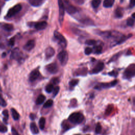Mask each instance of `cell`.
I'll list each match as a JSON object with an SVG mask.
<instances>
[{
    "label": "cell",
    "instance_id": "6da1fadb",
    "mask_svg": "<svg viewBox=\"0 0 135 135\" xmlns=\"http://www.w3.org/2000/svg\"><path fill=\"white\" fill-rule=\"evenodd\" d=\"M84 119V115L80 112H74L72 113L69 117V120L73 123H80Z\"/></svg>",
    "mask_w": 135,
    "mask_h": 135
},
{
    "label": "cell",
    "instance_id": "7a4b0ae2",
    "mask_svg": "<svg viewBox=\"0 0 135 135\" xmlns=\"http://www.w3.org/2000/svg\"><path fill=\"white\" fill-rule=\"evenodd\" d=\"M58 58L62 66L66 65L68 61V54L66 51H62L58 55Z\"/></svg>",
    "mask_w": 135,
    "mask_h": 135
},
{
    "label": "cell",
    "instance_id": "3957f363",
    "mask_svg": "<svg viewBox=\"0 0 135 135\" xmlns=\"http://www.w3.org/2000/svg\"><path fill=\"white\" fill-rule=\"evenodd\" d=\"M22 10V6L21 4H17L15 6L12 7V8L10 9L8 13H7L6 16L8 18H11V17L13 16L16 14L17 13H18L19 12H20L21 10Z\"/></svg>",
    "mask_w": 135,
    "mask_h": 135
},
{
    "label": "cell",
    "instance_id": "277c9868",
    "mask_svg": "<svg viewBox=\"0 0 135 135\" xmlns=\"http://www.w3.org/2000/svg\"><path fill=\"white\" fill-rule=\"evenodd\" d=\"M54 36L55 39L58 40L59 43L61 45V46L63 48L66 47L67 46V41L64 37L62 34L58 31H55L54 33Z\"/></svg>",
    "mask_w": 135,
    "mask_h": 135
},
{
    "label": "cell",
    "instance_id": "5b68a950",
    "mask_svg": "<svg viewBox=\"0 0 135 135\" xmlns=\"http://www.w3.org/2000/svg\"><path fill=\"white\" fill-rule=\"evenodd\" d=\"M58 5L59 8V21L61 24L63 22L64 13H65V6L63 4V2H62V0H58Z\"/></svg>",
    "mask_w": 135,
    "mask_h": 135
},
{
    "label": "cell",
    "instance_id": "8992f818",
    "mask_svg": "<svg viewBox=\"0 0 135 135\" xmlns=\"http://www.w3.org/2000/svg\"><path fill=\"white\" fill-rule=\"evenodd\" d=\"M135 75V65H131L128 67L124 72V76L126 78H131Z\"/></svg>",
    "mask_w": 135,
    "mask_h": 135
},
{
    "label": "cell",
    "instance_id": "52a82bcc",
    "mask_svg": "<svg viewBox=\"0 0 135 135\" xmlns=\"http://www.w3.org/2000/svg\"><path fill=\"white\" fill-rule=\"evenodd\" d=\"M46 68L47 71L52 74H56L58 71V67L57 66V64L55 63L48 64L47 65Z\"/></svg>",
    "mask_w": 135,
    "mask_h": 135
},
{
    "label": "cell",
    "instance_id": "ba28073f",
    "mask_svg": "<svg viewBox=\"0 0 135 135\" xmlns=\"http://www.w3.org/2000/svg\"><path fill=\"white\" fill-rule=\"evenodd\" d=\"M40 75V72L37 70H34L31 72L29 76V80L31 82H33L38 78Z\"/></svg>",
    "mask_w": 135,
    "mask_h": 135
},
{
    "label": "cell",
    "instance_id": "9c48e42d",
    "mask_svg": "<svg viewBox=\"0 0 135 135\" xmlns=\"http://www.w3.org/2000/svg\"><path fill=\"white\" fill-rule=\"evenodd\" d=\"M103 68H104V63L103 62H99L96 65V66L92 70V73L93 74H98L100 71H101Z\"/></svg>",
    "mask_w": 135,
    "mask_h": 135
},
{
    "label": "cell",
    "instance_id": "30bf717a",
    "mask_svg": "<svg viewBox=\"0 0 135 135\" xmlns=\"http://www.w3.org/2000/svg\"><path fill=\"white\" fill-rule=\"evenodd\" d=\"M35 45H36V43H35V41L34 40H29L28 42L25 44V46H24V49L26 51H30L33 49L34 47H35Z\"/></svg>",
    "mask_w": 135,
    "mask_h": 135
},
{
    "label": "cell",
    "instance_id": "8fae6325",
    "mask_svg": "<svg viewBox=\"0 0 135 135\" xmlns=\"http://www.w3.org/2000/svg\"><path fill=\"white\" fill-rule=\"evenodd\" d=\"M55 51L53 48L51 47L48 48L45 51V54H46V57L47 59H50L54 55Z\"/></svg>",
    "mask_w": 135,
    "mask_h": 135
},
{
    "label": "cell",
    "instance_id": "7c38bea8",
    "mask_svg": "<svg viewBox=\"0 0 135 135\" xmlns=\"http://www.w3.org/2000/svg\"><path fill=\"white\" fill-rule=\"evenodd\" d=\"M48 24L46 21H41L36 23L34 27L37 30H42L46 28Z\"/></svg>",
    "mask_w": 135,
    "mask_h": 135
},
{
    "label": "cell",
    "instance_id": "4fadbf2b",
    "mask_svg": "<svg viewBox=\"0 0 135 135\" xmlns=\"http://www.w3.org/2000/svg\"><path fill=\"white\" fill-rule=\"evenodd\" d=\"M65 9H66L67 12L69 14H74L75 13H76V12L77 11V9H76L73 5L70 4L66 5Z\"/></svg>",
    "mask_w": 135,
    "mask_h": 135
},
{
    "label": "cell",
    "instance_id": "5bb4252c",
    "mask_svg": "<svg viewBox=\"0 0 135 135\" xmlns=\"http://www.w3.org/2000/svg\"><path fill=\"white\" fill-rule=\"evenodd\" d=\"M29 2L31 5L33 6L37 7L43 4L44 0H29Z\"/></svg>",
    "mask_w": 135,
    "mask_h": 135
},
{
    "label": "cell",
    "instance_id": "9a60e30c",
    "mask_svg": "<svg viewBox=\"0 0 135 135\" xmlns=\"http://www.w3.org/2000/svg\"><path fill=\"white\" fill-rule=\"evenodd\" d=\"M30 129L31 130V132L34 134H37L39 133V129H38L35 123H32L30 124Z\"/></svg>",
    "mask_w": 135,
    "mask_h": 135
},
{
    "label": "cell",
    "instance_id": "2e32d148",
    "mask_svg": "<svg viewBox=\"0 0 135 135\" xmlns=\"http://www.w3.org/2000/svg\"><path fill=\"white\" fill-rule=\"evenodd\" d=\"M115 0H105L103 2V5L105 8H110L113 4Z\"/></svg>",
    "mask_w": 135,
    "mask_h": 135
},
{
    "label": "cell",
    "instance_id": "e0dca14e",
    "mask_svg": "<svg viewBox=\"0 0 135 135\" xmlns=\"http://www.w3.org/2000/svg\"><path fill=\"white\" fill-rule=\"evenodd\" d=\"M115 15L117 18H122L123 16V9L122 8H118L116 10Z\"/></svg>",
    "mask_w": 135,
    "mask_h": 135
},
{
    "label": "cell",
    "instance_id": "ac0fdd59",
    "mask_svg": "<svg viewBox=\"0 0 135 135\" xmlns=\"http://www.w3.org/2000/svg\"><path fill=\"white\" fill-rule=\"evenodd\" d=\"M45 100H46V97L43 95H40L38 97L36 100V103L37 105L42 104V103Z\"/></svg>",
    "mask_w": 135,
    "mask_h": 135
},
{
    "label": "cell",
    "instance_id": "d6986e66",
    "mask_svg": "<svg viewBox=\"0 0 135 135\" xmlns=\"http://www.w3.org/2000/svg\"><path fill=\"white\" fill-rule=\"evenodd\" d=\"M11 112H12V115L13 119L15 120H18L19 119L20 115L19 113L17 112V111L15 109L12 108L11 109Z\"/></svg>",
    "mask_w": 135,
    "mask_h": 135
},
{
    "label": "cell",
    "instance_id": "ffe728a7",
    "mask_svg": "<svg viewBox=\"0 0 135 135\" xmlns=\"http://www.w3.org/2000/svg\"><path fill=\"white\" fill-rule=\"evenodd\" d=\"M3 28L6 31H12L14 29V27L11 24H5L3 25Z\"/></svg>",
    "mask_w": 135,
    "mask_h": 135
},
{
    "label": "cell",
    "instance_id": "44dd1931",
    "mask_svg": "<svg viewBox=\"0 0 135 135\" xmlns=\"http://www.w3.org/2000/svg\"><path fill=\"white\" fill-rule=\"evenodd\" d=\"M45 124H46V119L43 117H42L39 120V127L42 130L44 128Z\"/></svg>",
    "mask_w": 135,
    "mask_h": 135
},
{
    "label": "cell",
    "instance_id": "7402d4cb",
    "mask_svg": "<svg viewBox=\"0 0 135 135\" xmlns=\"http://www.w3.org/2000/svg\"><path fill=\"white\" fill-rule=\"evenodd\" d=\"M101 3V0H92V6L93 8H97Z\"/></svg>",
    "mask_w": 135,
    "mask_h": 135
},
{
    "label": "cell",
    "instance_id": "603a6c76",
    "mask_svg": "<svg viewBox=\"0 0 135 135\" xmlns=\"http://www.w3.org/2000/svg\"><path fill=\"white\" fill-rule=\"evenodd\" d=\"M53 103V102L52 101V100H51V99L48 100V101H47L46 102L44 103L43 107H44V108H49V107H51L52 106Z\"/></svg>",
    "mask_w": 135,
    "mask_h": 135
},
{
    "label": "cell",
    "instance_id": "cb8c5ba5",
    "mask_svg": "<svg viewBox=\"0 0 135 135\" xmlns=\"http://www.w3.org/2000/svg\"><path fill=\"white\" fill-rule=\"evenodd\" d=\"M3 116H4V118H3V121L5 123H7V121H8V119L9 118V113H8V111L7 110H5L3 111L2 112Z\"/></svg>",
    "mask_w": 135,
    "mask_h": 135
},
{
    "label": "cell",
    "instance_id": "d4e9b609",
    "mask_svg": "<svg viewBox=\"0 0 135 135\" xmlns=\"http://www.w3.org/2000/svg\"><path fill=\"white\" fill-rule=\"evenodd\" d=\"M53 89H54V86H53V85L52 84L48 85L46 87V91L48 93H51V92H52Z\"/></svg>",
    "mask_w": 135,
    "mask_h": 135
},
{
    "label": "cell",
    "instance_id": "484cf974",
    "mask_svg": "<svg viewBox=\"0 0 135 135\" xmlns=\"http://www.w3.org/2000/svg\"><path fill=\"white\" fill-rule=\"evenodd\" d=\"M96 41L95 40H88L85 42L86 44L88 45V46H93L96 44Z\"/></svg>",
    "mask_w": 135,
    "mask_h": 135
},
{
    "label": "cell",
    "instance_id": "4316f807",
    "mask_svg": "<svg viewBox=\"0 0 135 135\" xmlns=\"http://www.w3.org/2000/svg\"><path fill=\"white\" fill-rule=\"evenodd\" d=\"M102 50V47L100 46H97L95 47V52L97 54H99L101 52Z\"/></svg>",
    "mask_w": 135,
    "mask_h": 135
},
{
    "label": "cell",
    "instance_id": "83f0119b",
    "mask_svg": "<svg viewBox=\"0 0 135 135\" xmlns=\"http://www.w3.org/2000/svg\"><path fill=\"white\" fill-rule=\"evenodd\" d=\"M101 126L100 125V124L99 123H97V124L96 126V134H100V133H101Z\"/></svg>",
    "mask_w": 135,
    "mask_h": 135
},
{
    "label": "cell",
    "instance_id": "f1b7e54d",
    "mask_svg": "<svg viewBox=\"0 0 135 135\" xmlns=\"http://www.w3.org/2000/svg\"><path fill=\"white\" fill-rule=\"evenodd\" d=\"M78 82L79 80L77 79H73L69 83V85L71 86H74L78 84Z\"/></svg>",
    "mask_w": 135,
    "mask_h": 135
},
{
    "label": "cell",
    "instance_id": "f546056e",
    "mask_svg": "<svg viewBox=\"0 0 135 135\" xmlns=\"http://www.w3.org/2000/svg\"><path fill=\"white\" fill-rule=\"evenodd\" d=\"M134 23H135V20L133 19H129L127 21V25L129 26H133L134 25Z\"/></svg>",
    "mask_w": 135,
    "mask_h": 135
},
{
    "label": "cell",
    "instance_id": "4dcf8cb0",
    "mask_svg": "<svg viewBox=\"0 0 135 135\" xmlns=\"http://www.w3.org/2000/svg\"><path fill=\"white\" fill-rule=\"evenodd\" d=\"M60 90V87L58 86H55V87L54 88L53 90V97H55V96H57V94L58 93L59 91Z\"/></svg>",
    "mask_w": 135,
    "mask_h": 135
},
{
    "label": "cell",
    "instance_id": "1f68e13d",
    "mask_svg": "<svg viewBox=\"0 0 135 135\" xmlns=\"http://www.w3.org/2000/svg\"><path fill=\"white\" fill-rule=\"evenodd\" d=\"M92 52V49L90 48H86L85 50V53L86 55H89Z\"/></svg>",
    "mask_w": 135,
    "mask_h": 135
},
{
    "label": "cell",
    "instance_id": "d6a6232c",
    "mask_svg": "<svg viewBox=\"0 0 135 135\" xmlns=\"http://www.w3.org/2000/svg\"><path fill=\"white\" fill-rule=\"evenodd\" d=\"M7 131H8V128L6 127L4 125H0V132L4 133L7 132Z\"/></svg>",
    "mask_w": 135,
    "mask_h": 135
},
{
    "label": "cell",
    "instance_id": "836d02e7",
    "mask_svg": "<svg viewBox=\"0 0 135 135\" xmlns=\"http://www.w3.org/2000/svg\"><path fill=\"white\" fill-rule=\"evenodd\" d=\"M112 109H113V107L112 106H108V108H107V109H106V113L107 114V115H109V113L111 112V111H112Z\"/></svg>",
    "mask_w": 135,
    "mask_h": 135
},
{
    "label": "cell",
    "instance_id": "e575fe53",
    "mask_svg": "<svg viewBox=\"0 0 135 135\" xmlns=\"http://www.w3.org/2000/svg\"><path fill=\"white\" fill-rule=\"evenodd\" d=\"M129 37H124V36H123L122 38H121V39L119 40L118 41V44H120V43H122L124 41H126V39H127Z\"/></svg>",
    "mask_w": 135,
    "mask_h": 135
},
{
    "label": "cell",
    "instance_id": "d590c367",
    "mask_svg": "<svg viewBox=\"0 0 135 135\" xmlns=\"http://www.w3.org/2000/svg\"><path fill=\"white\" fill-rule=\"evenodd\" d=\"M52 82L53 83V85H57L59 82V79L57 78H54L52 80Z\"/></svg>",
    "mask_w": 135,
    "mask_h": 135
},
{
    "label": "cell",
    "instance_id": "8d00e7d4",
    "mask_svg": "<svg viewBox=\"0 0 135 135\" xmlns=\"http://www.w3.org/2000/svg\"><path fill=\"white\" fill-rule=\"evenodd\" d=\"M109 75L111 76H113V77H116V76L118 75V72L116 71H112L111 72H110L109 73Z\"/></svg>",
    "mask_w": 135,
    "mask_h": 135
},
{
    "label": "cell",
    "instance_id": "74e56055",
    "mask_svg": "<svg viewBox=\"0 0 135 135\" xmlns=\"http://www.w3.org/2000/svg\"><path fill=\"white\" fill-rule=\"evenodd\" d=\"M14 42H15V40H14V37H12L11 38V39L10 40V41H9V44L10 45V46H14Z\"/></svg>",
    "mask_w": 135,
    "mask_h": 135
},
{
    "label": "cell",
    "instance_id": "f35d334b",
    "mask_svg": "<svg viewBox=\"0 0 135 135\" xmlns=\"http://www.w3.org/2000/svg\"><path fill=\"white\" fill-rule=\"evenodd\" d=\"M0 100H1V105L3 106H4L5 107L6 105V103L5 102V101H4V100L2 98V97L0 96Z\"/></svg>",
    "mask_w": 135,
    "mask_h": 135
},
{
    "label": "cell",
    "instance_id": "ab89813d",
    "mask_svg": "<svg viewBox=\"0 0 135 135\" xmlns=\"http://www.w3.org/2000/svg\"><path fill=\"white\" fill-rule=\"evenodd\" d=\"M129 6L131 8H133L135 6V0H130Z\"/></svg>",
    "mask_w": 135,
    "mask_h": 135
},
{
    "label": "cell",
    "instance_id": "60d3db41",
    "mask_svg": "<svg viewBox=\"0 0 135 135\" xmlns=\"http://www.w3.org/2000/svg\"><path fill=\"white\" fill-rule=\"evenodd\" d=\"M12 133L13 135H19V134L18 133V131L16 130L15 129L13 128H12Z\"/></svg>",
    "mask_w": 135,
    "mask_h": 135
},
{
    "label": "cell",
    "instance_id": "b9f144b4",
    "mask_svg": "<svg viewBox=\"0 0 135 135\" xmlns=\"http://www.w3.org/2000/svg\"><path fill=\"white\" fill-rule=\"evenodd\" d=\"M35 117H36V116H35V115H34V114H32V113H31V115H30V118H31V119L34 120V118H35Z\"/></svg>",
    "mask_w": 135,
    "mask_h": 135
},
{
    "label": "cell",
    "instance_id": "7bdbcfd3",
    "mask_svg": "<svg viewBox=\"0 0 135 135\" xmlns=\"http://www.w3.org/2000/svg\"><path fill=\"white\" fill-rule=\"evenodd\" d=\"M132 17H133V18L134 19H135V13H134L133 14V15H132Z\"/></svg>",
    "mask_w": 135,
    "mask_h": 135
},
{
    "label": "cell",
    "instance_id": "ee69618b",
    "mask_svg": "<svg viewBox=\"0 0 135 135\" xmlns=\"http://www.w3.org/2000/svg\"><path fill=\"white\" fill-rule=\"evenodd\" d=\"M5 55V52H4V53H3V54L2 56H3V57H4Z\"/></svg>",
    "mask_w": 135,
    "mask_h": 135
},
{
    "label": "cell",
    "instance_id": "f6af8a7d",
    "mask_svg": "<svg viewBox=\"0 0 135 135\" xmlns=\"http://www.w3.org/2000/svg\"><path fill=\"white\" fill-rule=\"evenodd\" d=\"M1 9L0 8V13H1Z\"/></svg>",
    "mask_w": 135,
    "mask_h": 135
},
{
    "label": "cell",
    "instance_id": "bcb514c9",
    "mask_svg": "<svg viewBox=\"0 0 135 135\" xmlns=\"http://www.w3.org/2000/svg\"></svg>",
    "mask_w": 135,
    "mask_h": 135
},
{
    "label": "cell",
    "instance_id": "7dc6e473",
    "mask_svg": "<svg viewBox=\"0 0 135 135\" xmlns=\"http://www.w3.org/2000/svg\"><path fill=\"white\" fill-rule=\"evenodd\" d=\"M5 1H8V0H5Z\"/></svg>",
    "mask_w": 135,
    "mask_h": 135
},
{
    "label": "cell",
    "instance_id": "c3c4849f",
    "mask_svg": "<svg viewBox=\"0 0 135 135\" xmlns=\"http://www.w3.org/2000/svg\"></svg>",
    "mask_w": 135,
    "mask_h": 135
},
{
    "label": "cell",
    "instance_id": "681fc988",
    "mask_svg": "<svg viewBox=\"0 0 135 135\" xmlns=\"http://www.w3.org/2000/svg\"><path fill=\"white\" fill-rule=\"evenodd\" d=\"M121 1H122V0H121Z\"/></svg>",
    "mask_w": 135,
    "mask_h": 135
}]
</instances>
